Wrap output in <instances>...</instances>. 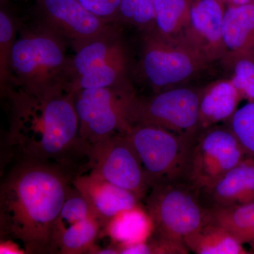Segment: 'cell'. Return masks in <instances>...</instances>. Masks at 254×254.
Here are the masks:
<instances>
[{
    "label": "cell",
    "mask_w": 254,
    "mask_h": 254,
    "mask_svg": "<svg viewBox=\"0 0 254 254\" xmlns=\"http://www.w3.org/2000/svg\"><path fill=\"white\" fill-rule=\"evenodd\" d=\"M75 177L52 162L20 160L0 189L3 240L21 242L26 254H56L55 226Z\"/></svg>",
    "instance_id": "1"
},
{
    "label": "cell",
    "mask_w": 254,
    "mask_h": 254,
    "mask_svg": "<svg viewBox=\"0 0 254 254\" xmlns=\"http://www.w3.org/2000/svg\"><path fill=\"white\" fill-rule=\"evenodd\" d=\"M4 97L11 103L8 141L20 160L52 162L76 177L87 171L90 146L79 136L74 93L40 98L12 87Z\"/></svg>",
    "instance_id": "2"
},
{
    "label": "cell",
    "mask_w": 254,
    "mask_h": 254,
    "mask_svg": "<svg viewBox=\"0 0 254 254\" xmlns=\"http://www.w3.org/2000/svg\"><path fill=\"white\" fill-rule=\"evenodd\" d=\"M68 42L34 14L21 19L11 55L13 87L40 98L69 93L71 58Z\"/></svg>",
    "instance_id": "3"
},
{
    "label": "cell",
    "mask_w": 254,
    "mask_h": 254,
    "mask_svg": "<svg viewBox=\"0 0 254 254\" xmlns=\"http://www.w3.org/2000/svg\"><path fill=\"white\" fill-rule=\"evenodd\" d=\"M140 36L133 79L145 83L151 93L190 86L213 64L184 37L168 38L155 29L142 32Z\"/></svg>",
    "instance_id": "4"
},
{
    "label": "cell",
    "mask_w": 254,
    "mask_h": 254,
    "mask_svg": "<svg viewBox=\"0 0 254 254\" xmlns=\"http://www.w3.org/2000/svg\"><path fill=\"white\" fill-rule=\"evenodd\" d=\"M143 200L153 223L151 236L185 243L186 237L207 223L208 208L200 190L189 182L155 185Z\"/></svg>",
    "instance_id": "5"
},
{
    "label": "cell",
    "mask_w": 254,
    "mask_h": 254,
    "mask_svg": "<svg viewBox=\"0 0 254 254\" xmlns=\"http://www.w3.org/2000/svg\"><path fill=\"white\" fill-rule=\"evenodd\" d=\"M125 135L141 160L150 189L155 185L187 182L195 140L160 127L137 125Z\"/></svg>",
    "instance_id": "6"
},
{
    "label": "cell",
    "mask_w": 254,
    "mask_h": 254,
    "mask_svg": "<svg viewBox=\"0 0 254 254\" xmlns=\"http://www.w3.org/2000/svg\"><path fill=\"white\" fill-rule=\"evenodd\" d=\"M200 88L190 85L148 95L136 93L128 110L129 127L150 125L195 140L199 132Z\"/></svg>",
    "instance_id": "7"
},
{
    "label": "cell",
    "mask_w": 254,
    "mask_h": 254,
    "mask_svg": "<svg viewBox=\"0 0 254 254\" xmlns=\"http://www.w3.org/2000/svg\"><path fill=\"white\" fill-rule=\"evenodd\" d=\"M80 138L91 145L129 128L128 110L136 93L133 85L88 88L74 92Z\"/></svg>",
    "instance_id": "8"
},
{
    "label": "cell",
    "mask_w": 254,
    "mask_h": 254,
    "mask_svg": "<svg viewBox=\"0 0 254 254\" xmlns=\"http://www.w3.org/2000/svg\"><path fill=\"white\" fill-rule=\"evenodd\" d=\"M247 158L228 127H209L198 133L192 145L187 182L200 191L212 186Z\"/></svg>",
    "instance_id": "9"
},
{
    "label": "cell",
    "mask_w": 254,
    "mask_h": 254,
    "mask_svg": "<svg viewBox=\"0 0 254 254\" xmlns=\"http://www.w3.org/2000/svg\"><path fill=\"white\" fill-rule=\"evenodd\" d=\"M88 159V173L131 192L140 201L149 191L141 160L126 135H113L91 145Z\"/></svg>",
    "instance_id": "10"
},
{
    "label": "cell",
    "mask_w": 254,
    "mask_h": 254,
    "mask_svg": "<svg viewBox=\"0 0 254 254\" xmlns=\"http://www.w3.org/2000/svg\"><path fill=\"white\" fill-rule=\"evenodd\" d=\"M35 15L75 48L115 23L92 14L78 0H35Z\"/></svg>",
    "instance_id": "11"
},
{
    "label": "cell",
    "mask_w": 254,
    "mask_h": 254,
    "mask_svg": "<svg viewBox=\"0 0 254 254\" xmlns=\"http://www.w3.org/2000/svg\"><path fill=\"white\" fill-rule=\"evenodd\" d=\"M225 10L222 0H193L190 23L184 34L211 64L222 63L226 56L222 36Z\"/></svg>",
    "instance_id": "12"
},
{
    "label": "cell",
    "mask_w": 254,
    "mask_h": 254,
    "mask_svg": "<svg viewBox=\"0 0 254 254\" xmlns=\"http://www.w3.org/2000/svg\"><path fill=\"white\" fill-rule=\"evenodd\" d=\"M73 185L89 203L102 230L118 213L140 204L131 192L90 173L77 175Z\"/></svg>",
    "instance_id": "13"
},
{
    "label": "cell",
    "mask_w": 254,
    "mask_h": 254,
    "mask_svg": "<svg viewBox=\"0 0 254 254\" xmlns=\"http://www.w3.org/2000/svg\"><path fill=\"white\" fill-rule=\"evenodd\" d=\"M200 194L207 208L254 203V158L245 159Z\"/></svg>",
    "instance_id": "14"
},
{
    "label": "cell",
    "mask_w": 254,
    "mask_h": 254,
    "mask_svg": "<svg viewBox=\"0 0 254 254\" xmlns=\"http://www.w3.org/2000/svg\"><path fill=\"white\" fill-rule=\"evenodd\" d=\"M128 48L124 37L123 26L115 23L98 36L73 48L75 54L71 58V86L80 76Z\"/></svg>",
    "instance_id": "15"
},
{
    "label": "cell",
    "mask_w": 254,
    "mask_h": 254,
    "mask_svg": "<svg viewBox=\"0 0 254 254\" xmlns=\"http://www.w3.org/2000/svg\"><path fill=\"white\" fill-rule=\"evenodd\" d=\"M242 100L240 92L229 78L210 82L200 88L199 132L209 127L226 124L238 109Z\"/></svg>",
    "instance_id": "16"
},
{
    "label": "cell",
    "mask_w": 254,
    "mask_h": 254,
    "mask_svg": "<svg viewBox=\"0 0 254 254\" xmlns=\"http://www.w3.org/2000/svg\"><path fill=\"white\" fill-rule=\"evenodd\" d=\"M222 36L226 50L222 63L236 57L254 56V1L248 4L230 5L227 8Z\"/></svg>",
    "instance_id": "17"
},
{
    "label": "cell",
    "mask_w": 254,
    "mask_h": 254,
    "mask_svg": "<svg viewBox=\"0 0 254 254\" xmlns=\"http://www.w3.org/2000/svg\"><path fill=\"white\" fill-rule=\"evenodd\" d=\"M133 64L128 47L106 63L75 80L70 87L69 93L88 88L133 85Z\"/></svg>",
    "instance_id": "18"
},
{
    "label": "cell",
    "mask_w": 254,
    "mask_h": 254,
    "mask_svg": "<svg viewBox=\"0 0 254 254\" xmlns=\"http://www.w3.org/2000/svg\"><path fill=\"white\" fill-rule=\"evenodd\" d=\"M153 232V223L146 209L141 205L118 213L101 230L100 235L109 237L113 245L145 242Z\"/></svg>",
    "instance_id": "19"
},
{
    "label": "cell",
    "mask_w": 254,
    "mask_h": 254,
    "mask_svg": "<svg viewBox=\"0 0 254 254\" xmlns=\"http://www.w3.org/2000/svg\"><path fill=\"white\" fill-rule=\"evenodd\" d=\"M190 252L198 254H249L243 245L223 227L206 223L185 239Z\"/></svg>",
    "instance_id": "20"
},
{
    "label": "cell",
    "mask_w": 254,
    "mask_h": 254,
    "mask_svg": "<svg viewBox=\"0 0 254 254\" xmlns=\"http://www.w3.org/2000/svg\"><path fill=\"white\" fill-rule=\"evenodd\" d=\"M207 223L223 227L242 245L248 244L254 230V202L208 208Z\"/></svg>",
    "instance_id": "21"
},
{
    "label": "cell",
    "mask_w": 254,
    "mask_h": 254,
    "mask_svg": "<svg viewBox=\"0 0 254 254\" xmlns=\"http://www.w3.org/2000/svg\"><path fill=\"white\" fill-rule=\"evenodd\" d=\"M193 0H154L155 30L168 38L183 37Z\"/></svg>",
    "instance_id": "22"
},
{
    "label": "cell",
    "mask_w": 254,
    "mask_h": 254,
    "mask_svg": "<svg viewBox=\"0 0 254 254\" xmlns=\"http://www.w3.org/2000/svg\"><path fill=\"white\" fill-rule=\"evenodd\" d=\"M21 18L9 8L2 5L0 9V89L1 96L14 85L11 69V55L17 37Z\"/></svg>",
    "instance_id": "23"
},
{
    "label": "cell",
    "mask_w": 254,
    "mask_h": 254,
    "mask_svg": "<svg viewBox=\"0 0 254 254\" xmlns=\"http://www.w3.org/2000/svg\"><path fill=\"white\" fill-rule=\"evenodd\" d=\"M102 227L94 216L85 219L63 232L58 243V254H92Z\"/></svg>",
    "instance_id": "24"
},
{
    "label": "cell",
    "mask_w": 254,
    "mask_h": 254,
    "mask_svg": "<svg viewBox=\"0 0 254 254\" xmlns=\"http://www.w3.org/2000/svg\"><path fill=\"white\" fill-rule=\"evenodd\" d=\"M91 216H94V215L89 203L73 185L64 202L55 226L54 240L56 254H58V240L63 232L68 227Z\"/></svg>",
    "instance_id": "25"
},
{
    "label": "cell",
    "mask_w": 254,
    "mask_h": 254,
    "mask_svg": "<svg viewBox=\"0 0 254 254\" xmlns=\"http://www.w3.org/2000/svg\"><path fill=\"white\" fill-rule=\"evenodd\" d=\"M116 23L133 26L139 33L154 30V0H122Z\"/></svg>",
    "instance_id": "26"
},
{
    "label": "cell",
    "mask_w": 254,
    "mask_h": 254,
    "mask_svg": "<svg viewBox=\"0 0 254 254\" xmlns=\"http://www.w3.org/2000/svg\"><path fill=\"white\" fill-rule=\"evenodd\" d=\"M222 64L230 71L229 78L240 92L242 99L254 102V56L236 57Z\"/></svg>",
    "instance_id": "27"
},
{
    "label": "cell",
    "mask_w": 254,
    "mask_h": 254,
    "mask_svg": "<svg viewBox=\"0 0 254 254\" xmlns=\"http://www.w3.org/2000/svg\"><path fill=\"white\" fill-rule=\"evenodd\" d=\"M225 125L236 136L247 158H254V102L237 109Z\"/></svg>",
    "instance_id": "28"
},
{
    "label": "cell",
    "mask_w": 254,
    "mask_h": 254,
    "mask_svg": "<svg viewBox=\"0 0 254 254\" xmlns=\"http://www.w3.org/2000/svg\"><path fill=\"white\" fill-rule=\"evenodd\" d=\"M92 14L108 23H116L122 0H78ZM117 24V23H116Z\"/></svg>",
    "instance_id": "29"
},
{
    "label": "cell",
    "mask_w": 254,
    "mask_h": 254,
    "mask_svg": "<svg viewBox=\"0 0 254 254\" xmlns=\"http://www.w3.org/2000/svg\"><path fill=\"white\" fill-rule=\"evenodd\" d=\"M1 254H26L25 250L18 246L16 242L11 240H1L0 244Z\"/></svg>",
    "instance_id": "30"
},
{
    "label": "cell",
    "mask_w": 254,
    "mask_h": 254,
    "mask_svg": "<svg viewBox=\"0 0 254 254\" xmlns=\"http://www.w3.org/2000/svg\"><path fill=\"white\" fill-rule=\"evenodd\" d=\"M248 244L251 246L252 250L254 251V230L253 233H252V237H251L250 242H249Z\"/></svg>",
    "instance_id": "31"
},
{
    "label": "cell",
    "mask_w": 254,
    "mask_h": 254,
    "mask_svg": "<svg viewBox=\"0 0 254 254\" xmlns=\"http://www.w3.org/2000/svg\"><path fill=\"white\" fill-rule=\"evenodd\" d=\"M9 0H0V4L2 5L9 4Z\"/></svg>",
    "instance_id": "32"
}]
</instances>
